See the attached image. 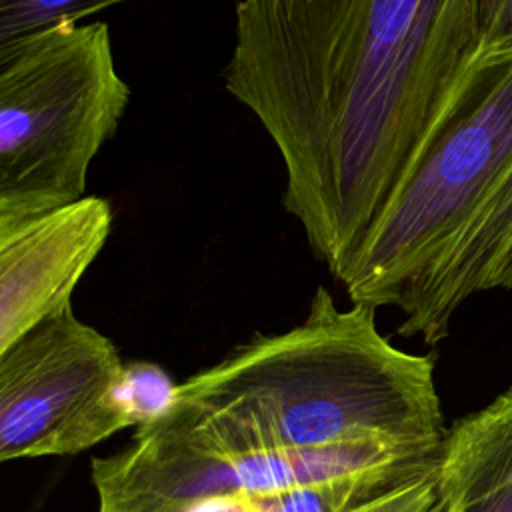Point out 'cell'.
Masks as SVG:
<instances>
[{"mask_svg":"<svg viewBox=\"0 0 512 512\" xmlns=\"http://www.w3.org/2000/svg\"><path fill=\"white\" fill-rule=\"evenodd\" d=\"M128 0H0V48L56 22H80Z\"/></svg>","mask_w":512,"mask_h":512,"instance_id":"10","label":"cell"},{"mask_svg":"<svg viewBox=\"0 0 512 512\" xmlns=\"http://www.w3.org/2000/svg\"><path fill=\"white\" fill-rule=\"evenodd\" d=\"M350 302L426 316L444 290L512 286V66L448 122L342 280Z\"/></svg>","mask_w":512,"mask_h":512,"instance_id":"3","label":"cell"},{"mask_svg":"<svg viewBox=\"0 0 512 512\" xmlns=\"http://www.w3.org/2000/svg\"><path fill=\"white\" fill-rule=\"evenodd\" d=\"M490 0H236L226 92L284 166V210L342 282L476 76Z\"/></svg>","mask_w":512,"mask_h":512,"instance_id":"1","label":"cell"},{"mask_svg":"<svg viewBox=\"0 0 512 512\" xmlns=\"http://www.w3.org/2000/svg\"><path fill=\"white\" fill-rule=\"evenodd\" d=\"M434 458L378 464L326 480L242 498L244 512H348L436 462Z\"/></svg>","mask_w":512,"mask_h":512,"instance_id":"9","label":"cell"},{"mask_svg":"<svg viewBox=\"0 0 512 512\" xmlns=\"http://www.w3.org/2000/svg\"><path fill=\"white\" fill-rule=\"evenodd\" d=\"M436 462L348 512H442Z\"/></svg>","mask_w":512,"mask_h":512,"instance_id":"12","label":"cell"},{"mask_svg":"<svg viewBox=\"0 0 512 512\" xmlns=\"http://www.w3.org/2000/svg\"><path fill=\"white\" fill-rule=\"evenodd\" d=\"M128 102L106 22H56L0 48V224L86 196Z\"/></svg>","mask_w":512,"mask_h":512,"instance_id":"4","label":"cell"},{"mask_svg":"<svg viewBox=\"0 0 512 512\" xmlns=\"http://www.w3.org/2000/svg\"><path fill=\"white\" fill-rule=\"evenodd\" d=\"M374 312L342 310L318 286L300 324L192 374L138 428L230 452L386 442L438 454L446 430L434 364L380 334Z\"/></svg>","mask_w":512,"mask_h":512,"instance_id":"2","label":"cell"},{"mask_svg":"<svg viewBox=\"0 0 512 512\" xmlns=\"http://www.w3.org/2000/svg\"><path fill=\"white\" fill-rule=\"evenodd\" d=\"M126 362L72 304L0 352V460L74 456L134 426Z\"/></svg>","mask_w":512,"mask_h":512,"instance_id":"5","label":"cell"},{"mask_svg":"<svg viewBox=\"0 0 512 512\" xmlns=\"http://www.w3.org/2000/svg\"><path fill=\"white\" fill-rule=\"evenodd\" d=\"M434 456L386 442L230 452L136 428L126 448L90 460V476L96 512H196L222 498L262 496L378 464Z\"/></svg>","mask_w":512,"mask_h":512,"instance_id":"6","label":"cell"},{"mask_svg":"<svg viewBox=\"0 0 512 512\" xmlns=\"http://www.w3.org/2000/svg\"><path fill=\"white\" fill-rule=\"evenodd\" d=\"M436 474L442 512H512V388L446 430Z\"/></svg>","mask_w":512,"mask_h":512,"instance_id":"8","label":"cell"},{"mask_svg":"<svg viewBox=\"0 0 512 512\" xmlns=\"http://www.w3.org/2000/svg\"><path fill=\"white\" fill-rule=\"evenodd\" d=\"M112 206L82 196L60 208L0 224V352L70 306L112 230Z\"/></svg>","mask_w":512,"mask_h":512,"instance_id":"7","label":"cell"},{"mask_svg":"<svg viewBox=\"0 0 512 512\" xmlns=\"http://www.w3.org/2000/svg\"><path fill=\"white\" fill-rule=\"evenodd\" d=\"M512 66V0H490L474 70L480 78L498 76Z\"/></svg>","mask_w":512,"mask_h":512,"instance_id":"13","label":"cell"},{"mask_svg":"<svg viewBox=\"0 0 512 512\" xmlns=\"http://www.w3.org/2000/svg\"><path fill=\"white\" fill-rule=\"evenodd\" d=\"M176 386L158 364L136 360L126 362L122 396L134 426H144L160 418L172 404Z\"/></svg>","mask_w":512,"mask_h":512,"instance_id":"11","label":"cell"}]
</instances>
